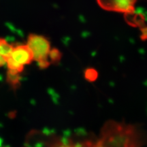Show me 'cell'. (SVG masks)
I'll return each instance as SVG.
<instances>
[{"label":"cell","mask_w":147,"mask_h":147,"mask_svg":"<svg viewBox=\"0 0 147 147\" xmlns=\"http://www.w3.org/2000/svg\"><path fill=\"white\" fill-rule=\"evenodd\" d=\"M27 45L34 55V59L40 69H46L51 65L49 55L52 49L51 42L42 35L30 34L27 37Z\"/></svg>","instance_id":"1"},{"label":"cell","mask_w":147,"mask_h":147,"mask_svg":"<svg viewBox=\"0 0 147 147\" xmlns=\"http://www.w3.org/2000/svg\"><path fill=\"white\" fill-rule=\"evenodd\" d=\"M97 3L103 9L114 12L129 13L135 10L137 0H97Z\"/></svg>","instance_id":"2"},{"label":"cell","mask_w":147,"mask_h":147,"mask_svg":"<svg viewBox=\"0 0 147 147\" xmlns=\"http://www.w3.org/2000/svg\"><path fill=\"white\" fill-rule=\"evenodd\" d=\"M10 57L23 66L29 65L34 61L33 53L27 44L14 46Z\"/></svg>","instance_id":"3"},{"label":"cell","mask_w":147,"mask_h":147,"mask_svg":"<svg viewBox=\"0 0 147 147\" xmlns=\"http://www.w3.org/2000/svg\"><path fill=\"white\" fill-rule=\"evenodd\" d=\"M14 46L3 38H0V55L8 59L12 54Z\"/></svg>","instance_id":"4"},{"label":"cell","mask_w":147,"mask_h":147,"mask_svg":"<svg viewBox=\"0 0 147 147\" xmlns=\"http://www.w3.org/2000/svg\"><path fill=\"white\" fill-rule=\"evenodd\" d=\"M21 74L7 71L6 82L13 89H16L21 84Z\"/></svg>","instance_id":"5"},{"label":"cell","mask_w":147,"mask_h":147,"mask_svg":"<svg viewBox=\"0 0 147 147\" xmlns=\"http://www.w3.org/2000/svg\"><path fill=\"white\" fill-rule=\"evenodd\" d=\"M6 67L7 69H8L7 71L14 74H21L23 71L24 68H25V66L16 63V61H14L10 57H9L8 59V60H7Z\"/></svg>","instance_id":"6"},{"label":"cell","mask_w":147,"mask_h":147,"mask_svg":"<svg viewBox=\"0 0 147 147\" xmlns=\"http://www.w3.org/2000/svg\"><path fill=\"white\" fill-rule=\"evenodd\" d=\"M62 54L60 51L57 49H51L50 55H49V60L51 63H57L61 59Z\"/></svg>","instance_id":"7"},{"label":"cell","mask_w":147,"mask_h":147,"mask_svg":"<svg viewBox=\"0 0 147 147\" xmlns=\"http://www.w3.org/2000/svg\"><path fill=\"white\" fill-rule=\"evenodd\" d=\"M98 77V72L94 68H87L84 71V78L89 82H94Z\"/></svg>","instance_id":"8"},{"label":"cell","mask_w":147,"mask_h":147,"mask_svg":"<svg viewBox=\"0 0 147 147\" xmlns=\"http://www.w3.org/2000/svg\"><path fill=\"white\" fill-rule=\"evenodd\" d=\"M59 147H103L98 144H93L91 142H83L78 143V144H66Z\"/></svg>","instance_id":"9"},{"label":"cell","mask_w":147,"mask_h":147,"mask_svg":"<svg viewBox=\"0 0 147 147\" xmlns=\"http://www.w3.org/2000/svg\"><path fill=\"white\" fill-rule=\"evenodd\" d=\"M7 60H8V59L0 55V67H2L3 66L6 65Z\"/></svg>","instance_id":"10"}]
</instances>
